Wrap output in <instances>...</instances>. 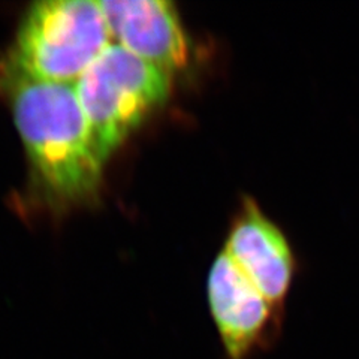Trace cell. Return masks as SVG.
<instances>
[{
    "label": "cell",
    "instance_id": "6da1fadb",
    "mask_svg": "<svg viewBox=\"0 0 359 359\" xmlns=\"http://www.w3.org/2000/svg\"><path fill=\"white\" fill-rule=\"evenodd\" d=\"M0 92L47 195L62 204L92 196L105 163L96 153L75 83L39 80L2 60Z\"/></svg>",
    "mask_w": 359,
    "mask_h": 359
},
{
    "label": "cell",
    "instance_id": "7a4b0ae2",
    "mask_svg": "<svg viewBox=\"0 0 359 359\" xmlns=\"http://www.w3.org/2000/svg\"><path fill=\"white\" fill-rule=\"evenodd\" d=\"M171 76L112 42L78 78L75 90L99 159H109L171 93Z\"/></svg>",
    "mask_w": 359,
    "mask_h": 359
},
{
    "label": "cell",
    "instance_id": "3957f363",
    "mask_svg": "<svg viewBox=\"0 0 359 359\" xmlns=\"http://www.w3.org/2000/svg\"><path fill=\"white\" fill-rule=\"evenodd\" d=\"M111 43L99 0H43L27 9L4 60L33 78L74 84Z\"/></svg>",
    "mask_w": 359,
    "mask_h": 359
},
{
    "label": "cell",
    "instance_id": "277c9868",
    "mask_svg": "<svg viewBox=\"0 0 359 359\" xmlns=\"http://www.w3.org/2000/svg\"><path fill=\"white\" fill-rule=\"evenodd\" d=\"M208 307L226 359H253L276 341L278 313L222 252L207 282Z\"/></svg>",
    "mask_w": 359,
    "mask_h": 359
},
{
    "label": "cell",
    "instance_id": "5b68a950",
    "mask_svg": "<svg viewBox=\"0 0 359 359\" xmlns=\"http://www.w3.org/2000/svg\"><path fill=\"white\" fill-rule=\"evenodd\" d=\"M111 36L123 48L166 72L189 62V42L180 14L168 0H99Z\"/></svg>",
    "mask_w": 359,
    "mask_h": 359
},
{
    "label": "cell",
    "instance_id": "8992f818",
    "mask_svg": "<svg viewBox=\"0 0 359 359\" xmlns=\"http://www.w3.org/2000/svg\"><path fill=\"white\" fill-rule=\"evenodd\" d=\"M223 252L277 311L282 310L294 277V255L285 233L252 199L232 223Z\"/></svg>",
    "mask_w": 359,
    "mask_h": 359
}]
</instances>
